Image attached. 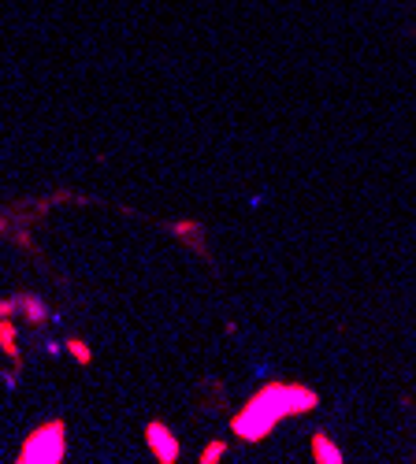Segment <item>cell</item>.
I'll list each match as a JSON object with an SVG mask.
<instances>
[{
	"label": "cell",
	"mask_w": 416,
	"mask_h": 464,
	"mask_svg": "<svg viewBox=\"0 0 416 464\" xmlns=\"http://www.w3.org/2000/svg\"><path fill=\"white\" fill-rule=\"evenodd\" d=\"M313 460H320V464H343L346 457H343V450L334 446V439H331V435L316 431V435H313Z\"/></svg>",
	"instance_id": "4"
},
{
	"label": "cell",
	"mask_w": 416,
	"mask_h": 464,
	"mask_svg": "<svg viewBox=\"0 0 416 464\" xmlns=\"http://www.w3.org/2000/svg\"><path fill=\"white\" fill-rule=\"evenodd\" d=\"M63 450H67V439H63V423H42L19 450V460L23 464H60L63 460Z\"/></svg>",
	"instance_id": "2"
},
{
	"label": "cell",
	"mask_w": 416,
	"mask_h": 464,
	"mask_svg": "<svg viewBox=\"0 0 416 464\" xmlns=\"http://www.w3.org/2000/svg\"><path fill=\"white\" fill-rule=\"evenodd\" d=\"M71 353L79 357V364H90V345H82V342H71Z\"/></svg>",
	"instance_id": "6"
},
{
	"label": "cell",
	"mask_w": 416,
	"mask_h": 464,
	"mask_svg": "<svg viewBox=\"0 0 416 464\" xmlns=\"http://www.w3.org/2000/svg\"><path fill=\"white\" fill-rule=\"evenodd\" d=\"M145 446L153 450V457L160 464H175L179 460V439L164 428V423H149V428H145Z\"/></svg>",
	"instance_id": "3"
},
{
	"label": "cell",
	"mask_w": 416,
	"mask_h": 464,
	"mask_svg": "<svg viewBox=\"0 0 416 464\" xmlns=\"http://www.w3.org/2000/svg\"><path fill=\"white\" fill-rule=\"evenodd\" d=\"M320 405V394L301 382H264L260 391L242 405V412L231 420V428L242 442H260L276 431V423L286 416H305Z\"/></svg>",
	"instance_id": "1"
},
{
	"label": "cell",
	"mask_w": 416,
	"mask_h": 464,
	"mask_svg": "<svg viewBox=\"0 0 416 464\" xmlns=\"http://www.w3.org/2000/svg\"><path fill=\"white\" fill-rule=\"evenodd\" d=\"M223 453H227V442H212V446L201 450V464H216Z\"/></svg>",
	"instance_id": "5"
}]
</instances>
